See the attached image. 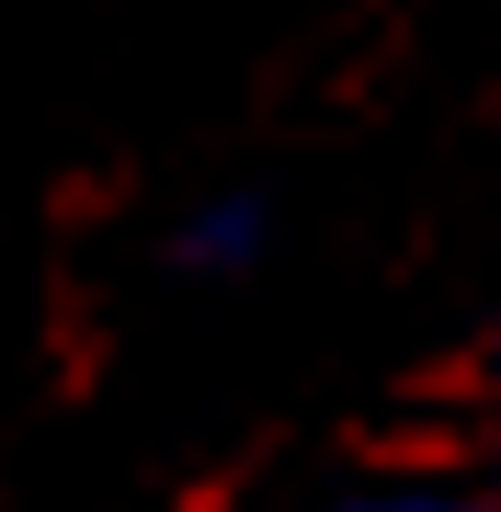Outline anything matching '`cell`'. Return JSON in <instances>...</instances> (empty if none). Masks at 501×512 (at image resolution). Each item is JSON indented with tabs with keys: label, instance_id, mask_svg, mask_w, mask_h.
Wrapping results in <instances>:
<instances>
[{
	"label": "cell",
	"instance_id": "6da1fadb",
	"mask_svg": "<svg viewBox=\"0 0 501 512\" xmlns=\"http://www.w3.org/2000/svg\"><path fill=\"white\" fill-rule=\"evenodd\" d=\"M183 274H251L262 262V194H228V205H194L183 239H171Z\"/></svg>",
	"mask_w": 501,
	"mask_h": 512
},
{
	"label": "cell",
	"instance_id": "7a4b0ae2",
	"mask_svg": "<svg viewBox=\"0 0 501 512\" xmlns=\"http://www.w3.org/2000/svg\"><path fill=\"white\" fill-rule=\"evenodd\" d=\"M342 512H501V501H479V490H353Z\"/></svg>",
	"mask_w": 501,
	"mask_h": 512
}]
</instances>
